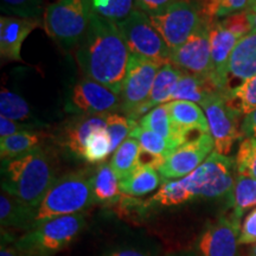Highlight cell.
<instances>
[{
  "label": "cell",
  "instance_id": "obj_1",
  "mask_svg": "<svg viewBox=\"0 0 256 256\" xmlns=\"http://www.w3.org/2000/svg\"><path fill=\"white\" fill-rule=\"evenodd\" d=\"M75 57L84 78L120 95L130 52L116 23L94 12Z\"/></svg>",
  "mask_w": 256,
  "mask_h": 256
},
{
  "label": "cell",
  "instance_id": "obj_2",
  "mask_svg": "<svg viewBox=\"0 0 256 256\" xmlns=\"http://www.w3.org/2000/svg\"><path fill=\"white\" fill-rule=\"evenodd\" d=\"M55 160L43 146L2 162V188L26 206L36 208L56 180Z\"/></svg>",
  "mask_w": 256,
  "mask_h": 256
},
{
  "label": "cell",
  "instance_id": "obj_3",
  "mask_svg": "<svg viewBox=\"0 0 256 256\" xmlns=\"http://www.w3.org/2000/svg\"><path fill=\"white\" fill-rule=\"evenodd\" d=\"M94 170L83 168L57 178L34 209V226L60 216L81 214L95 204L92 194Z\"/></svg>",
  "mask_w": 256,
  "mask_h": 256
},
{
  "label": "cell",
  "instance_id": "obj_4",
  "mask_svg": "<svg viewBox=\"0 0 256 256\" xmlns=\"http://www.w3.org/2000/svg\"><path fill=\"white\" fill-rule=\"evenodd\" d=\"M86 224L83 212L55 217L16 238L14 244L30 256H55L78 238Z\"/></svg>",
  "mask_w": 256,
  "mask_h": 256
},
{
  "label": "cell",
  "instance_id": "obj_5",
  "mask_svg": "<svg viewBox=\"0 0 256 256\" xmlns=\"http://www.w3.org/2000/svg\"><path fill=\"white\" fill-rule=\"evenodd\" d=\"M94 14L90 0H57L44 11V28L63 50L78 46Z\"/></svg>",
  "mask_w": 256,
  "mask_h": 256
},
{
  "label": "cell",
  "instance_id": "obj_6",
  "mask_svg": "<svg viewBox=\"0 0 256 256\" xmlns=\"http://www.w3.org/2000/svg\"><path fill=\"white\" fill-rule=\"evenodd\" d=\"M235 160L214 151L200 168L183 179L185 186L194 200H222L228 202L235 183Z\"/></svg>",
  "mask_w": 256,
  "mask_h": 256
},
{
  "label": "cell",
  "instance_id": "obj_7",
  "mask_svg": "<svg viewBox=\"0 0 256 256\" xmlns=\"http://www.w3.org/2000/svg\"><path fill=\"white\" fill-rule=\"evenodd\" d=\"M116 24L130 55L151 60L162 66L171 64V50L146 14L134 8L127 18Z\"/></svg>",
  "mask_w": 256,
  "mask_h": 256
},
{
  "label": "cell",
  "instance_id": "obj_8",
  "mask_svg": "<svg viewBox=\"0 0 256 256\" xmlns=\"http://www.w3.org/2000/svg\"><path fill=\"white\" fill-rule=\"evenodd\" d=\"M148 18L171 52L183 46L204 22L194 0H177L162 14Z\"/></svg>",
  "mask_w": 256,
  "mask_h": 256
},
{
  "label": "cell",
  "instance_id": "obj_9",
  "mask_svg": "<svg viewBox=\"0 0 256 256\" xmlns=\"http://www.w3.org/2000/svg\"><path fill=\"white\" fill-rule=\"evenodd\" d=\"M160 68V64L151 60L130 55L120 92L121 113L133 120L139 108L148 100L153 82Z\"/></svg>",
  "mask_w": 256,
  "mask_h": 256
},
{
  "label": "cell",
  "instance_id": "obj_10",
  "mask_svg": "<svg viewBox=\"0 0 256 256\" xmlns=\"http://www.w3.org/2000/svg\"><path fill=\"white\" fill-rule=\"evenodd\" d=\"M210 26V24L203 22L183 46L172 51V66L183 74L215 80L211 60Z\"/></svg>",
  "mask_w": 256,
  "mask_h": 256
},
{
  "label": "cell",
  "instance_id": "obj_11",
  "mask_svg": "<svg viewBox=\"0 0 256 256\" xmlns=\"http://www.w3.org/2000/svg\"><path fill=\"white\" fill-rule=\"evenodd\" d=\"M206 112L209 124V130L212 136L215 152L222 156H229L234 145L242 140L240 116L226 106L222 94L211 96L200 106Z\"/></svg>",
  "mask_w": 256,
  "mask_h": 256
},
{
  "label": "cell",
  "instance_id": "obj_12",
  "mask_svg": "<svg viewBox=\"0 0 256 256\" xmlns=\"http://www.w3.org/2000/svg\"><path fill=\"white\" fill-rule=\"evenodd\" d=\"M120 95L101 83L83 78L72 86L66 110L76 115H102L120 112Z\"/></svg>",
  "mask_w": 256,
  "mask_h": 256
},
{
  "label": "cell",
  "instance_id": "obj_13",
  "mask_svg": "<svg viewBox=\"0 0 256 256\" xmlns=\"http://www.w3.org/2000/svg\"><path fill=\"white\" fill-rule=\"evenodd\" d=\"M214 148L215 145L210 133L202 134L179 146L158 170L162 180H176L186 177L206 162Z\"/></svg>",
  "mask_w": 256,
  "mask_h": 256
},
{
  "label": "cell",
  "instance_id": "obj_14",
  "mask_svg": "<svg viewBox=\"0 0 256 256\" xmlns=\"http://www.w3.org/2000/svg\"><path fill=\"white\" fill-rule=\"evenodd\" d=\"M241 224L230 215L206 226L197 241V256H238Z\"/></svg>",
  "mask_w": 256,
  "mask_h": 256
},
{
  "label": "cell",
  "instance_id": "obj_15",
  "mask_svg": "<svg viewBox=\"0 0 256 256\" xmlns=\"http://www.w3.org/2000/svg\"><path fill=\"white\" fill-rule=\"evenodd\" d=\"M110 114V113H108ZM107 114L102 115H74L60 124L51 134L60 147L75 158L84 160L86 144L95 130L106 127Z\"/></svg>",
  "mask_w": 256,
  "mask_h": 256
},
{
  "label": "cell",
  "instance_id": "obj_16",
  "mask_svg": "<svg viewBox=\"0 0 256 256\" xmlns=\"http://www.w3.org/2000/svg\"><path fill=\"white\" fill-rule=\"evenodd\" d=\"M256 75V32L244 36L238 40L230 55L226 72L224 94L238 88L243 82Z\"/></svg>",
  "mask_w": 256,
  "mask_h": 256
},
{
  "label": "cell",
  "instance_id": "obj_17",
  "mask_svg": "<svg viewBox=\"0 0 256 256\" xmlns=\"http://www.w3.org/2000/svg\"><path fill=\"white\" fill-rule=\"evenodd\" d=\"M42 25L40 19H28L12 16L0 18V56L2 60L23 62L20 56L24 40L34 28Z\"/></svg>",
  "mask_w": 256,
  "mask_h": 256
},
{
  "label": "cell",
  "instance_id": "obj_18",
  "mask_svg": "<svg viewBox=\"0 0 256 256\" xmlns=\"http://www.w3.org/2000/svg\"><path fill=\"white\" fill-rule=\"evenodd\" d=\"M172 122L183 134L185 140L196 139L202 134L210 133L209 124L202 108L188 101H171L165 104Z\"/></svg>",
  "mask_w": 256,
  "mask_h": 256
},
{
  "label": "cell",
  "instance_id": "obj_19",
  "mask_svg": "<svg viewBox=\"0 0 256 256\" xmlns=\"http://www.w3.org/2000/svg\"><path fill=\"white\" fill-rule=\"evenodd\" d=\"M240 38L232 32L226 30L220 20L210 26V46L211 60H212L214 78L222 94L226 87V72L230 55L238 43Z\"/></svg>",
  "mask_w": 256,
  "mask_h": 256
},
{
  "label": "cell",
  "instance_id": "obj_20",
  "mask_svg": "<svg viewBox=\"0 0 256 256\" xmlns=\"http://www.w3.org/2000/svg\"><path fill=\"white\" fill-rule=\"evenodd\" d=\"M182 75H183V72L172 64L162 66L156 74L154 82H153L148 100L139 108V110L133 116V120H140L144 115H146L153 108L158 107L160 104H168Z\"/></svg>",
  "mask_w": 256,
  "mask_h": 256
},
{
  "label": "cell",
  "instance_id": "obj_21",
  "mask_svg": "<svg viewBox=\"0 0 256 256\" xmlns=\"http://www.w3.org/2000/svg\"><path fill=\"white\" fill-rule=\"evenodd\" d=\"M217 94H222V92L214 78H203L183 74L168 102L188 101L202 106L206 100H209L211 96Z\"/></svg>",
  "mask_w": 256,
  "mask_h": 256
},
{
  "label": "cell",
  "instance_id": "obj_22",
  "mask_svg": "<svg viewBox=\"0 0 256 256\" xmlns=\"http://www.w3.org/2000/svg\"><path fill=\"white\" fill-rule=\"evenodd\" d=\"M34 209L18 198L2 191L0 194V224L2 229L28 230L34 226Z\"/></svg>",
  "mask_w": 256,
  "mask_h": 256
},
{
  "label": "cell",
  "instance_id": "obj_23",
  "mask_svg": "<svg viewBox=\"0 0 256 256\" xmlns=\"http://www.w3.org/2000/svg\"><path fill=\"white\" fill-rule=\"evenodd\" d=\"M92 194L95 203L106 206H114L122 197L120 182L115 176L110 164L102 162L94 170Z\"/></svg>",
  "mask_w": 256,
  "mask_h": 256
},
{
  "label": "cell",
  "instance_id": "obj_24",
  "mask_svg": "<svg viewBox=\"0 0 256 256\" xmlns=\"http://www.w3.org/2000/svg\"><path fill=\"white\" fill-rule=\"evenodd\" d=\"M139 124L146 130H152L158 136H162L168 142H171L176 148L186 142L183 134L179 132L178 128L172 122L165 104H160L150 110L146 115H144L139 120Z\"/></svg>",
  "mask_w": 256,
  "mask_h": 256
},
{
  "label": "cell",
  "instance_id": "obj_25",
  "mask_svg": "<svg viewBox=\"0 0 256 256\" xmlns=\"http://www.w3.org/2000/svg\"><path fill=\"white\" fill-rule=\"evenodd\" d=\"M51 136L46 130H25L14 136L0 139V156L2 162L17 158L19 156H23L25 153L32 151L42 146V142Z\"/></svg>",
  "mask_w": 256,
  "mask_h": 256
},
{
  "label": "cell",
  "instance_id": "obj_26",
  "mask_svg": "<svg viewBox=\"0 0 256 256\" xmlns=\"http://www.w3.org/2000/svg\"><path fill=\"white\" fill-rule=\"evenodd\" d=\"M162 182L164 180L156 168L139 166L133 174L120 182V190L128 196L142 197L156 190Z\"/></svg>",
  "mask_w": 256,
  "mask_h": 256
},
{
  "label": "cell",
  "instance_id": "obj_27",
  "mask_svg": "<svg viewBox=\"0 0 256 256\" xmlns=\"http://www.w3.org/2000/svg\"><path fill=\"white\" fill-rule=\"evenodd\" d=\"M229 204L232 206V215L241 220L246 211L256 208V180L243 174H236Z\"/></svg>",
  "mask_w": 256,
  "mask_h": 256
},
{
  "label": "cell",
  "instance_id": "obj_28",
  "mask_svg": "<svg viewBox=\"0 0 256 256\" xmlns=\"http://www.w3.org/2000/svg\"><path fill=\"white\" fill-rule=\"evenodd\" d=\"M140 150L142 147L139 142L133 138H128L114 152L110 159V166L119 182L130 177L139 168Z\"/></svg>",
  "mask_w": 256,
  "mask_h": 256
},
{
  "label": "cell",
  "instance_id": "obj_29",
  "mask_svg": "<svg viewBox=\"0 0 256 256\" xmlns=\"http://www.w3.org/2000/svg\"><path fill=\"white\" fill-rule=\"evenodd\" d=\"M191 200H194V198L185 186L183 179H177L165 180L156 194H153L148 200H145V204L148 210L150 208L178 206Z\"/></svg>",
  "mask_w": 256,
  "mask_h": 256
},
{
  "label": "cell",
  "instance_id": "obj_30",
  "mask_svg": "<svg viewBox=\"0 0 256 256\" xmlns=\"http://www.w3.org/2000/svg\"><path fill=\"white\" fill-rule=\"evenodd\" d=\"M223 98L230 110L241 118L252 113L256 110V75L223 95Z\"/></svg>",
  "mask_w": 256,
  "mask_h": 256
},
{
  "label": "cell",
  "instance_id": "obj_31",
  "mask_svg": "<svg viewBox=\"0 0 256 256\" xmlns=\"http://www.w3.org/2000/svg\"><path fill=\"white\" fill-rule=\"evenodd\" d=\"M130 138L136 139L142 150L152 153V154L162 156L165 160L177 150L171 142H168V140L164 139V138L158 136V134L152 132V130H146V128L142 127L140 124H138L134 128V130Z\"/></svg>",
  "mask_w": 256,
  "mask_h": 256
},
{
  "label": "cell",
  "instance_id": "obj_32",
  "mask_svg": "<svg viewBox=\"0 0 256 256\" xmlns=\"http://www.w3.org/2000/svg\"><path fill=\"white\" fill-rule=\"evenodd\" d=\"M112 153L110 136L107 130L98 128L89 136L86 144L84 160L89 164H102Z\"/></svg>",
  "mask_w": 256,
  "mask_h": 256
},
{
  "label": "cell",
  "instance_id": "obj_33",
  "mask_svg": "<svg viewBox=\"0 0 256 256\" xmlns=\"http://www.w3.org/2000/svg\"><path fill=\"white\" fill-rule=\"evenodd\" d=\"M138 121H134L126 115L119 113H110L106 118V130L110 136L112 153H114L121 146L124 140L130 136L134 128L138 126Z\"/></svg>",
  "mask_w": 256,
  "mask_h": 256
},
{
  "label": "cell",
  "instance_id": "obj_34",
  "mask_svg": "<svg viewBox=\"0 0 256 256\" xmlns=\"http://www.w3.org/2000/svg\"><path fill=\"white\" fill-rule=\"evenodd\" d=\"M0 114L2 116L14 121H28L31 119V110L28 102L16 92L4 88L0 92Z\"/></svg>",
  "mask_w": 256,
  "mask_h": 256
},
{
  "label": "cell",
  "instance_id": "obj_35",
  "mask_svg": "<svg viewBox=\"0 0 256 256\" xmlns=\"http://www.w3.org/2000/svg\"><path fill=\"white\" fill-rule=\"evenodd\" d=\"M92 11L102 18L119 23L133 11L134 0H90Z\"/></svg>",
  "mask_w": 256,
  "mask_h": 256
},
{
  "label": "cell",
  "instance_id": "obj_36",
  "mask_svg": "<svg viewBox=\"0 0 256 256\" xmlns=\"http://www.w3.org/2000/svg\"><path fill=\"white\" fill-rule=\"evenodd\" d=\"M236 172L256 180V139L244 138L235 156Z\"/></svg>",
  "mask_w": 256,
  "mask_h": 256
},
{
  "label": "cell",
  "instance_id": "obj_37",
  "mask_svg": "<svg viewBox=\"0 0 256 256\" xmlns=\"http://www.w3.org/2000/svg\"><path fill=\"white\" fill-rule=\"evenodd\" d=\"M44 0H2V12L6 16L40 19Z\"/></svg>",
  "mask_w": 256,
  "mask_h": 256
},
{
  "label": "cell",
  "instance_id": "obj_38",
  "mask_svg": "<svg viewBox=\"0 0 256 256\" xmlns=\"http://www.w3.org/2000/svg\"><path fill=\"white\" fill-rule=\"evenodd\" d=\"M220 22L226 30L232 32L234 34H236L240 40L252 32V25L250 20H249L248 10L226 16V17L220 19Z\"/></svg>",
  "mask_w": 256,
  "mask_h": 256
},
{
  "label": "cell",
  "instance_id": "obj_39",
  "mask_svg": "<svg viewBox=\"0 0 256 256\" xmlns=\"http://www.w3.org/2000/svg\"><path fill=\"white\" fill-rule=\"evenodd\" d=\"M240 246L256 244V208L244 217L241 224V232L238 238Z\"/></svg>",
  "mask_w": 256,
  "mask_h": 256
},
{
  "label": "cell",
  "instance_id": "obj_40",
  "mask_svg": "<svg viewBox=\"0 0 256 256\" xmlns=\"http://www.w3.org/2000/svg\"><path fill=\"white\" fill-rule=\"evenodd\" d=\"M174 2L177 0H134V5L147 16H156L165 11Z\"/></svg>",
  "mask_w": 256,
  "mask_h": 256
},
{
  "label": "cell",
  "instance_id": "obj_41",
  "mask_svg": "<svg viewBox=\"0 0 256 256\" xmlns=\"http://www.w3.org/2000/svg\"><path fill=\"white\" fill-rule=\"evenodd\" d=\"M34 124H19L18 121L8 119V118L0 115V139L11 136L14 134L25 132V130H34Z\"/></svg>",
  "mask_w": 256,
  "mask_h": 256
},
{
  "label": "cell",
  "instance_id": "obj_42",
  "mask_svg": "<svg viewBox=\"0 0 256 256\" xmlns=\"http://www.w3.org/2000/svg\"><path fill=\"white\" fill-rule=\"evenodd\" d=\"M250 2L252 0H223L220 6L217 17L224 18L226 16L236 14V12L248 10Z\"/></svg>",
  "mask_w": 256,
  "mask_h": 256
},
{
  "label": "cell",
  "instance_id": "obj_43",
  "mask_svg": "<svg viewBox=\"0 0 256 256\" xmlns=\"http://www.w3.org/2000/svg\"><path fill=\"white\" fill-rule=\"evenodd\" d=\"M5 230V234L2 232V248H0V256H30L26 252L19 249L17 246L14 244L16 238L11 234H8Z\"/></svg>",
  "mask_w": 256,
  "mask_h": 256
},
{
  "label": "cell",
  "instance_id": "obj_44",
  "mask_svg": "<svg viewBox=\"0 0 256 256\" xmlns=\"http://www.w3.org/2000/svg\"><path fill=\"white\" fill-rule=\"evenodd\" d=\"M242 138H252L256 139V110L250 113L242 121L241 124Z\"/></svg>",
  "mask_w": 256,
  "mask_h": 256
},
{
  "label": "cell",
  "instance_id": "obj_45",
  "mask_svg": "<svg viewBox=\"0 0 256 256\" xmlns=\"http://www.w3.org/2000/svg\"><path fill=\"white\" fill-rule=\"evenodd\" d=\"M102 256H152L148 252L136 248H115L104 252Z\"/></svg>",
  "mask_w": 256,
  "mask_h": 256
},
{
  "label": "cell",
  "instance_id": "obj_46",
  "mask_svg": "<svg viewBox=\"0 0 256 256\" xmlns=\"http://www.w3.org/2000/svg\"><path fill=\"white\" fill-rule=\"evenodd\" d=\"M249 12V20H250L252 25V32H256V14L255 12Z\"/></svg>",
  "mask_w": 256,
  "mask_h": 256
},
{
  "label": "cell",
  "instance_id": "obj_47",
  "mask_svg": "<svg viewBox=\"0 0 256 256\" xmlns=\"http://www.w3.org/2000/svg\"><path fill=\"white\" fill-rule=\"evenodd\" d=\"M168 256H197L194 254L192 252H172V254H168Z\"/></svg>",
  "mask_w": 256,
  "mask_h": 256
},
{
  "label": "cell",
  "instance_id": "obj_48",
  "mask_svg": "<svg viewBox=\"0 0 256 256\" xmlns=\"http://www.w3.org/2000/svg\"><path fill=\"white\" fill-rule=\"evenodd\" d=\"M248 11L255 12L256 14V0H252L250 5H249V8H248Z\"/></svg>",
  "mask_w": 256,
  "mask_h": 256
},
{
  "label": "cell",
  "instance_id": "obj_49",
  "mask_svg": "<svg viewBox=\"0 0 256 256\" xmlns=\"http://www.w3.org/2000/svg\"><path fill=\"white\" fill-rule=\"evenodd\" d=\"M249 256H256V244L252 246L250 250H249Z\"/></svg>",
  "mask_w": 256,
  "mask_h": 256
}]
</instances>
